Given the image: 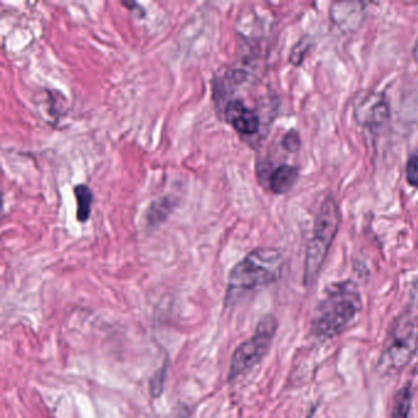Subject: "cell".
Segmentation results:
<instances>
[{
	"instance_id": "cell-1",
	"label": "cell",
	"mask_w": 418,
	"mask_h": 418,
	"mask_svg": "<svg viewBox=\"0 0 418 418\" xmlns=\"http://www.w3.org/2000/svg\"><path fill=\"white\" fill-rule=\"evenodd\" d=\"M361 310V293L355 282L332 283L315 308L312 332L321 340L336 338L356 321Z\"/></svg>"
},
{
	"instance_id": "cell-2",
	"label": "cell",
	"mask_w": 418,
	"mask_h": 418,
	"mask_svg": "<svg viewBox=\"0 0 418 418\" xmlns=\"http://www.w3.org/2000/svg\"><path fill=\"white\" fill-rule=\"evenodd\" d=\"M283 257L275 248H257L235 264L229 276L224 305L231 307L246 293L269 286L280 279Z\"/></svg>"
},
{
	"instance_id": "cell-3",
	"label": "cell",
	"mask_w": 418,
	"mask_h": 418,
	"mask_svg": "<svg viewBox=\"0 0 418 418\" xmlns=\"http://www.w3.org/2000/svg\"><path fill=\"white\" fill-rule=\"evenodd\" d=\"M418 352V279L413 282L410 298L397 315L378 362L382 374H396L408 366Z\"/></svg>"
},
{
	"instance_id": "cell-4",
	"label": "cell",
	"mask_w": 418,
	"mask_h": 418,
	"mask_svg": "<svg viewBox=\"0 0 418 418\" xmlns=\"http://www.w3.org/2000/svg\"><path fill=\"white\" fill-rule=\"evenodd\" d=\"M341 216L338 202L332 196H327L323 201L318 216L315 218L313 237L310 238L305 262H304V285L310 286L314 283L321 272L323 264L327 259V252L332 242L338 235Z\"/></svg>"
},
{
	"instance_id": "cell-5",
	"label": "cell",
	"mask_w": 418,
	"mask_h": 418,
	"mask_svg": "<svg viewBox=\"0 0 418 418\" xmlns=\"http://www.w3.org/2000/svg\"><path fill=\"white\" fill-rule=\"evenodd\" d=\"M277 327L279 321L275 315H264L255 327V332L244 342H242L233 352L227 375L229 383L238 380L262 362L269 352Z\"/></svg>"
},
{
	"instance_id": "cell-6",
	"label": "cell",
	"mask_w": 418,
	"mask_h": 418,
	"mask_svg": "<svg viewBox=\"0 0 418 418\" xmlns=\"http://www.w3.org/2000/svg\"><path fill=\"white\" fill-rule=\"evenodd\" d=\"M224 121L242 135H253L260 126L259 115L241 100H231L224 109Z\"/></svg>"
},
{
	"instance_id": "cell-7",
	"label": "cell",
	"mask_w": 418,
	"mask_h": 418,
	"mask_svg": "<svg viewBox=\"0 0 418 418\" xmlns=\"http://www.w3.org/2000/svg\"><path fill=\"white\" fill-rule=\"evenodd\" d=\"M355 117L362 126H379L389 118V106L379 93L368 92L364 97L357 101Z\"/></svg>"
},
{
	"instance_id": "cell-8",
	"label": "cell",
	"mask_w": 418,
	"mask_h": 418,
	"mask_svg": "<svg viewBox=\"0 0 418 418\" xmlns=\"http://www.w3.org/2000/svg\"><path fill=\"white\" fill-rule=\"evenodd\" d=\"M299 178L298 167L281 165L272 171L269 177V188L274 194H286L292 189Z\"/></svg>"
},
{
	"instance_id": "cell-9",
	"label": "cell",
	"mask_w": 418,
	"mask_h": 418,
	"mask_svg": "<svg viewBox=\"0 0 418 418\" xmlns=\"http://www.w3.org/2000/svg\"><path fill=\"white\" fill-rule=\"evenodd\" d=\"M174 205H176V202L168 196L156 199L150 205L149 210L146 212V220H148L149 227L156 229L160 224H163L170 216V213L172 212Z\"/></svg>"
},
{
	"instance_id": "cell-10",
	"label": "cell",
	"mask_w": 418,
	"mask_h": 418,
	"mask_svg": "<svg viewBox=\"0 0 418 418\" xmlns=\"http://www.w3.org/2000/svg\"><path fill=\"white\" fill-rule=\"evenodd\" d=\"M75 200H76V218L81 224H85L91 216L93 194L86 184H78L74 187Z\"/></svg>"
},
{
	"instance_id": "cell-11",
	"label": "cell",
	"mask_w": 418,
	"mask_h": 418,
	"mask_svg": "<svg viewBox=\"0 0 418 418\" xmlns=\"http://www.w3.org/2000/svg\"><path fill=\"white\" fill-rule=\"evenodd\" d=\"M411 406H413V389L410 384H406L396 393L390 411V418H408Z\"/></svg>"
},
{
	"instance_id": "cell-12",
	"label": "cell",
	"mask_w": 418,
	"mask_h": 418,
	"mask_svg": "<svg viewBox=\"0 0 418 418\" xmlns=\"http://www.w3.org/2000/svg\"><path fill=\"white\" fill-rule=\"evenodd\" d=\"M308 49H310V40L308 38H302V40H298L297 45L293 47L292 52L290 54V62L293 65H299L303 62Z\"/></svg>"
},
{
	"instance_id": "cell-13",
	"label": "cell",
	"mask_w": 418,
	"mask_h": 418,
	"mask_svg": "<svg viewBox=\"0 0 418 418\" xmlns=\"http://www.w3.org/2000/svg\"><path fill=\"white\" fill-rule=\"evenodd\" d=\"M166 366L162 367L150 380V391L154 397H159L163 391V384L166 380Z\"/></svg>"
},
{
	"instance_id": "cell-14",
	"label": "cell",
	"mask_w": 418,
	"mask_h": 418,
	"mask_svg": "<svg viewBox=\"0 0 418 418\" xmlns=\"http://www.w3.org/2000/svg\"><path fill=\"white\" fill-rule=\"evenodd\" d=\"M406 179L413 187L418 188V151L413 152L407 160Z\"/></svg>"
},
{
	"instance_id": "cell-15",
	"label": "cell",
	"mask_w": 418,
	"mask_h": 418,
	"mask_svg": "<svg viewBox=\"0 0 418 418\" xmlns=\"http://www.w3.org/2000/svg\"><path fill=\"white\" fill-rule=\"evenodd\" d=\"M282 146L290 151V152H296L301 148V137L298 134L297 130H290L285 134V137L282 139Z\"/></svg>"
},
{
	"instance_id": "cell-16",
	"label": "cell",
	"mask_w": 418,
	"mask_h": 418,
	"mask_svg": "<svg viewBox=\"0 0 418 418\" xmlns=\"http://www.w3.org/2000/svg\"><path fill=\"white\" fill-rule=\"evenodd\" d=\"M121 4L123 6H126V9L130 10V12H141L143 14H145L143 8L139 5L138 3H135V1H121Z\"/></svg>"
},
{
	"instance_id": "cell-17",
	"label": "cell",
	"mask_w": 418,
	"mask_h": 418,
	"mask_svg": "<svg viewBox=\"0 0 418 418\" xmlns=\"http://www.w3.org/2000/svg\"><path fill=\"white\" fill-rule=\"evenodd\" d=\"M168 418H189V416H188V413H187V408L183 407V408L174 410L172 416H170Z\"/></svg>"
},
{
	"instance_id": "cell-18",
	"label": "cell",
	"mask_w": 418,
	"mask_h": 418,
	"mask_svg": "<svg viewBox=\"0 0 418 418\" xmlns=\"http://www.w3.org/2000/svg\"><path fill=\"white\" fill-rule=\"evenodd\" d=\"M413 58H415V62H416L418 67V38L416 40V43H415V47H413Z\"/></svg>"
}]
</instances>
